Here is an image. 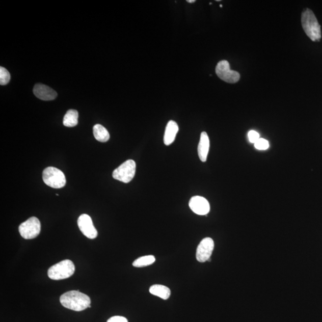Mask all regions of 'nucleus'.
I'll return each instance as SVG.
<instances>
[{
    "label": "nucleus",
    "instance_id": "9",
    "mask_svg": "<svg viewBox=\"0 0 322 322\" xmlns=\"http://www.w3.org/2000/svg\"><path fill=\"white\" fill-rule=\"evenodd\" d=\"M78 226L81 232L89 239H93L97 236V231L94 226L92 218L89 215L82 214L78 219Z\"/></svg>",
    "mask_w": 322,
    "mask_h": 322
},
{
    "label": "nucleus",
    "instance_id": "1",
    "mask_svg": "<svg viewBox=\"0 0 322 322\" xmlns=\"http://www.w3.org/2000/svg\"><path fill=\"white\" fill-rule=\"evenodd\" d=\"M60 302L63 306L69 310L82 311L89 308L91 300L88 296L78 291L71 290L61 297Z\"/></svg>",
    "mask_w": 322,
    "mask_h": 322
},
{
    "label": "nucleus",
    "instance_id": "21",
    "mask_svg": "<svg viewBox=\"0 0 322 322\" xmlns=\"http://www.w3.org/2000/svg\"><path fill=\"white\" fill-rule=\"evenodd\" d=\"M107 322H128V320L124 317L116 316L111 317Z\"/></svg>",
    "mask_w": 322,
    "mask_h": 322
},
{
    "label": "nucleus",
    "instance_id": "4",
    "mask_svg": "<svg viewBox=\"0 0 322 322\" xmlns=\"http://www.w3.org/2000/svg\"><path fill=\"white\" fill-rule=\"evenodd\" d=\"M43 179L45 184L54 189L64 187L66 184L65 174L55 167L45 169L43 173Z\"/></svg>",
    "mask_w": 322,
    "mask_h": 322
},
{
    "label": "nucleus",
    "instance_id": "5",
    "mask_svg": "<svg viewBox=\"0 0 322 322\" xmlns=\"http://www.w3.org/2000/svg\"><path fill=\"white\" fill-rule=\"evenodd\" d=\"M136 164L135 160L129 159L114 171L113 176L115 180L128 183L135 177Z\"/></svg>",
    "mask_w": 322,
    "mask_h": 322
},
{
    "label": "nucleus",
    "instance_id": "12",
    "mask_svg": "<svg viewBox=\"0 0 322 322\" xmlns=\"http://www.w3.org/2000/svg\"><path fill=\"white\" fill-rule=\"evenodd\" d=\"M209 145V139L207 133L203 131L201 133L200 141H199L198 147V155L202 162H205L207 159Z\"/></svg>",
    "mask_w": 322,
    "mask_h": 322
},
{
    "label": "nucleus",
    "instance_id": "13",
    "mask_svg": "<svg viewBox=\"0 0 322 322\" xmlns=\"http://www.w3.org/2000/svg\"><path fill=\"white\" fill-rule=\"evenodd\" d=\"M178 131V126L176 122L170 121L168 122L164 137V144L167 146L172 144L176 139Z\"/></svg>",
    "mask_w": 322,
    "mask_h": 322
},
{
    "label": "nucleus",
    "instance_id": "11",
    "mask_svg": "<svg viewBox=\"0 0 322 322\" xmlns=\"http://www.w3.org/2000/svg\"><path fill=\"white\" fill-rule=\"evenodd\" d=\"M33 93L38 99L45 101L55 100L58 96L57 93L53 89L43 84L35 85Z\"/></svg>",
    "mask_w": 322,
    "mask_h": 322
},
{
    "label": "nucleus",
    "instance_id": "19",
    "mask_svg": "<svg viewBox=\"0 0 322 322\" xmlns=\"http://www.w3.org/2000/svg\"><path fill=\"white\" fill-rule=\"evenodd\" d=\"M255 148L258 150H264L269 148V143L264 139L260 138L254 143Z\"/></svg>",
    "mask_w": 322,
    "mask_h": 322
},
{
    "label": "nucleus",
    "instance_id": "22",
    "mask_svg": "<svg viewBox=\"0 0 322 322\" xmlns=\"http://www.w3.org/2000/svg\"><path fill=\"white\" fill-rule=\"evenodd\" d=\"M187 2L189 3H194L196 1L195 0H187Z\"/></svg>",
    "mask_w": 322,
    "mask_h": 322
},
{
    "label": "nucleus",
    "instance_id": "18",
    "mask_svg": "<svg viewBox=\"0 0 322 322\" xmlns=\"http://www.w3.org/2000/svg\"><path fill=\"white\" fill-rule=\"evenodd\" d=\"M10 80V74L8 69L4 67H0V85L5 86L8 85Z\"/></svg>",
    "mask_w": 322,
    "mask_h": 322
},
{
    "label": "nucleus",
    "instance_id": "3",
    "mask_svg": "<svg viewBox=\"0 0 322 322\" xmlns=\"http://www.w3.org/2000/svg\"><path fill=\"white\" fill-rule=\"evenodd\" d=\"M74 264L69 260H65L51 266L48 271L49 278L52 280H62L69 278L74 274Z\"/></svg>",
    "mask_w": 322,
    "mask_h": 322
},
{
    "label": "nucleus",
    "instance_id": "6",
    "mask_svg": "<svg viewBox=\"0 0 322 322\" xmlns=\"http://www.w3.org/2000/svg\"><path fill=\"white\" fill-rule=\"evenodd\" d=\"M21 236L25 239H32L36 238L41 232V223L37 218L33 217L21 224L19 227Z\"/></svg>",
    "mask_w": 322,
    "mask_h": 322
},
{
    "label": "nucleus",
    "instance_id": "20",
    "mask_svg": "<svg viewBox=\"0 0 322 322\" xmlns=\"http://www.w3.org/2000/svg\"><path fill=\"white\" fill-rule=\"evenodd\" d=\"M248 137L251 143H255L260 139V135L257 131L251 130L248 132Z\"/></svg>",
    "mask_w": 322,
    "mask_h": 322
},
{
    "label": "nucleus",
    "instance_id": "16",
    "mask_svg": "<svg viewBox=\"0 0 322 322\" xmlns=\"http://www.w3.org/2000/svg\"><path fill=\"white\" fill-rule=\"evenodd\" d=\"M63 123L67 127H73L78 123V113L74 110H70L65 114Z\"/></svg>",
    "mask_w": 322,
    "mask_h": 322
},
{
    "label": "nucleus",
    "instance_id": "14",
    "mask_svg": "<svg viewBox=\"0 0 322 322\" xmlns=\"http://www.w3.org/2000/svg\"><path fill=\"white\" fill-rule=\"evenodd\" d=\"M149 292L152 295L159 297L163 300L169 299L171 290L168 287L161 285H154L150 287Z\"/></svg>",
    "mask_w": 322,
    "mask_h": 322
},
{
    "label": "nucleus",
    "instance_id": "2",
    "mask_svg": "<svg viewBox=\"0 0 322 322\" xmlns=\"http://www.w3.org/2000/svg\"><path fill=\"white\" fill-rule=\"evenodd\" d=\"M302 23L304 32L313 41H319L321 38L320 25L312 10H304L302 15Z\"/></svg>",
    "mask_w": 322,
    "mask_h": 322
},
{
    "label": "nucleus",
    "instance_id": "10",
    "mask_svg": "<svg viewBox=\"0 0 322 322\" xmlns=\"http://www.w3.org/2000/svg\"><path fill=\"white\" fill-rule=\"evenodd\" d=\"M189 205L192 211L198 215L206 216L210 211L209 202L200 196H195L191 199Z\"/></svg>",
    "mask_w": 322,
    "mask_h": 322
},
{
    "label": "nucleus",
    "instance_id": "17",
    "mask_svg": "<svg viewBox=\"0 0 322 322\" xmlns=\"http://www.w3.org/2000/svg\"><path fill=\"white\" fill-rule=\"evenodd\" d=\"M155 260L153 255H145L136 260L133 262L132 265L135 267H144L153 264Z\"/></svg>",
    "mask_w": 322,
    "mask_h": 322
},
{
    "label": "nucleus",
    "instance_id": "8",
    "mask_svg": "<svg viewBox=\"0 0 322 322\" xmlns=\"http://www.w3.org/2000/svg\"><path fill=\"white\" fill-rule=\"evenodd\" d=\"M213 248H214V243L211 238H204L198 246L197 253H196L197 260L200 262L208 261L211 256Z\"/></svg>",
    "mask_w": 322,
    "mask_h": 322
},
{
    "label": "nucleus",
    "instance_id": "15",
    "mask_svg": "<svg viewBox=\"0 0 322 322\" xmlns=\"http://www.w3.org/2000/svg\"><path fill=\"white\" fill-rule=\"evenodd\" d=\"M94 138L100 142H106L109 141L110 135L109 132L103 126L96 124L93 127Z\"/></svg>",
    "mask_w": 322,
    "mask_h": 322
},
{
    "label": "nucleus",
    "instance_id": "7",
    "mask_svg": "<svg viewBox=\"0 0 322 322\" xmlns=\"http://www.w3.org/2000/svg\"><path fill=\"white\" fill-rule=\"evenodd\" d=\"M216 72L220 79L228 83H236L240 79L239 72L230 69L229 62L223 60L218 63L216 68Z\"/></svg>",
    "mask_w": 322,
    "mask_h": 322
}]
</instances>
